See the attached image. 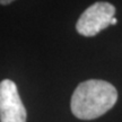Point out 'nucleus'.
Returning <instances> with one entry per match:
<instances>
[{"label":"nucleus","mask_w":122,"mask_h":122,"mask_svg":"<svg viewBox=\"0 0 122 122\" xmlns=\"http://www.w3.org/2000/svg\"><path fill=\"white\" fill-rule=\"evenodd\" d=\"M118 92L112 84L102 79L80 83L71 96V112L80 120H93L106 113L117 103Z\"/></svg>","instance_id":"1"},{"label":"nucleus","mask_w":122,"mask_h":122,"mask_svg":"<svg viewBox=\"0 0 122 122\" xmlns=\"http://www.w3.org/2000/svg\"><path fill=\"white\" fill-rule=\"evenodd\" d=\"M115 8L109 2H95L84 11L76 23V30L80 35L94 36L111 25Z\"/></svg>","instance_id":"2"},{"label":"nucleus","mask_w":122,"mask_h":122,"mask_svg":"<svg viewBox=\"0 0 122 122\" xmlns=\"http://www.w3.org/2000/svg\"><path fill=\"white\" fill-rule=\"evenodd\" d=\"M0 122H26V110L17 86L10 79L0 83Z\"/></svg>","instance_id":"3"},{"label":"nucleus","mask_w":122,"mask_h":122,"mask_svg":"<svg viewBox=\"0 0 122 122\" xmlns=\"http://www.w3.org/2000/svg\"><path fill=\"white\" fill-rule=\"evenodd\" d=\"M11 2H13L11 0H8V1H0L1 5H8V4H11Z\"/></svg>","instance_id":"4"},{"label":"nucleus","mask_w":122,"mask_h":122,"mask_svg":"<svg viewBox=\"0 0 122 122\" xmlns=\"http://www.w3.org/2000/svg\"><path fill=\"white\" fill-rule=\"evenodd\" d=\"M117 22H118V20H117V18L114 17L113 19H112V22H111V25H115V24H117Z\"/></svg>","instance_id":"5"}]
</instances>
